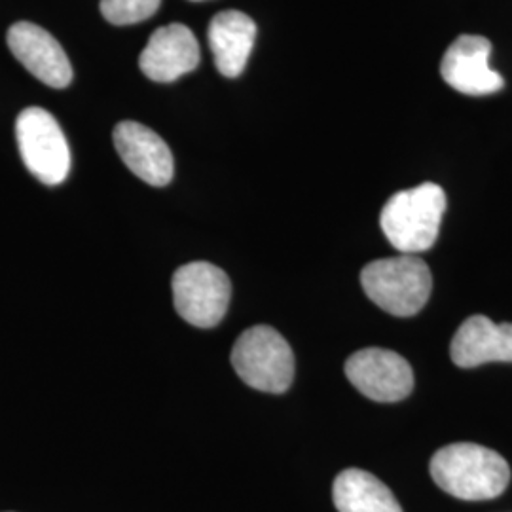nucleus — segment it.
<instances>
[{"mask_svg":"<svg viewBox=\"0 0 512 512\" xmlns=\"http://www.w3.org/2000/svg\"><path fill=\"white\" fill-rule=\"evenodd\" d=\"M431 476L446 494L463 501H488L503 494L511 480L509 463L494 450L458 442L431 459Z\"/></svg>","mask_w":512,"mask_h":512,"instance_id":"nucleus-1","label":"nucleus"},{"mask_svg":"<svg viewBox=\"0 0 512 512\" xmlns=\"http://www.w3.org/2000/svg\"><path fill=\"white\" fill-rule=\"evenodd\" d=\"M446 194L439 184L423 183L397 192L385 203L380 224L385 238L403 255H418L435 245Z\"/></svg>","mask_w":512,"mask_h":512,"instance_id":"nucleus-2","label":"nucleus"},{"mask_svg":"<svg viewBox=\"0 0 512 512\" xmlns=\"http://www.w3.org/2000/svg\"><path fill=\"white\" fill-rule=\"evenodd\" d=\"M366 296L395 317H412L423 310L433 291L429 266L414 255L380 258L361 272Z\"/></svg>","mask_w":512,"mask_h":512,"instance_id":"nucleus-3","label":"nucleus"},{"mask_svg":"<svg viewBox=\"0 0 512 512\" xmlns=\"http://www.w3.org/2000/svg\"><path fill=\"white\" fill-rule=\"evenodd\" d=\"M239 378L264 393H285L294 380V355L289 342L272 327L245 330L232 349Z\"/></svg>","mask_w":512,"mask_h":512,"instance_id":"nucleus-4","label":"nucleus"},{"mask_svg":"<svg viewBox=\"0 0 512 512\" xmlns=\"http://www.w3.org/2000/svg\"><path fill=\"white\" fill-rule=\"evenodd\" d=\"M19 154L40 183L61 184L71 171V150L65 133L48 110L29 107L16 122Z\"/></svg>","mask_w":512,"mask_h":512,"instance_id":"nucleus-5","label":"nucleus"},{"mask_svg":"<svg viewBox=\"0 0 512 512\" xmlns=\"http://www.w3.org/2000/svg\"><path fill=\"white\" fill-rule=\"evenodd\" d=\"M175 310L186 323L211 329L224 319L232 285L224 270L209 262H190L181 266L171 281Z\"/></svg>","mask_w":512,"mask_h":512,"instance_id":"nucleus-6","label":"nucleus"},{"mask_svg":"<svg viewBox=\"0 0 512 512\" xmlns=\"http://www.w3.org/2000/svg\"><path fill=\"white\" fill-rule=\"evenodd\" d=\"M344 370L349 382L376 403H399L414 389L412 366L391 349H359Z\"/></svg>","mask_w":512,"mask_h":512,"instance_id":"nucleus-7","label":"nucleus"},{"mask_svg":"<svg viewBox=\"0 0 512 512\" xmlns=\"http://www.w3.org/2000/svg\"><path fill=\"white\" fill-rule=\"evenodd\" d=\"M492 42L478 35L456 38L440 63L444 82L465 95H490L505 86L503 76L490 67Z\"/></svg>","mask_w":512,"mask_h":512,"instance_id":"nucleus-8","label":"nucleus"},{"mask_svg":"<svg viewBox=\"0 0 512 512\" xmlns=\"http://www.w3.org/2000/svg\"><path fill=\"white\" fill-rule=\"evenodd\" d=\"M6 40L10 52L42 84L63 90L73 82L69 57L46 29L29 21H19L10 27Z\"/></svg>","mask_w":512,"mask_h":512,"instance_id":"nucleus-9","label":"nucleus"},{"mask_svg":"<svg viewBox=\"0 0 512 512\" xmlns=\"http://www.w3.org/2000/svg\"><path fill=\"white\" fill-rule=\"evenodd\" d=\"M114 147L129 171L150 186L171 183L175 173L173 154L164 139L139 122H120L114 133Z\"/></svg>","mask_w":512,"mask_h":512,"instance_id":"nucleus-10","label":"nucleus"},{"mask_svg":"<svg viewBox=\"0 0 512 512\" xmlns=\"http://www.w3.org/2000/svg\"><path fill=\"white\" fill-rule=\"evenodd\" d=\"M200 65V44L196 35L183 25L171 23L152 33L141 52L139 67L154 82H173L192 73Z\"/></svg>","mask_w":512,"mask_h":512,"instance_id":"nucleus-11","label":"nucleus"},{"mask_svg":"<svg viewBox=\"0 0 512 512\" xmlns=\"http://www.w3.org/2000/svg\"><path fill=\"white\" fill-rule=\"evenodd\" d=\"M450 357L461 368L512 363V323L497 325L484 315L465 319L450 344Z\"/></svg>","mask_w":512,"mask_h":512,"instance_id":"nucleus-12","label":"nucleus"},{"mask_svg":"<svg viewBox=\"0 0 512 512\" xmlns=\"http://www.w3.org/2000/svg\"><path fill=\"white\" fill-rule=\"evenodd\" d=\"M255 38V21L239 10H224L211 19L209 46L219 73L226 78H236L243 73Z\"/></svg>","mask_w":512,"mask_h":512,"instance_id":"nucleus-13","label":"nucleus"},{"mask_svg":"<svg viewBox=\"0 0 512 512\" xmlns=\"http://www.w3.org/2000/svg\"><path fill=\"white\" fill-rule=\"evenodd\" d=\"M332 499L338 512H403L384 482L361 469H346L336 476Z\"/></svg>","mask_w":512,"mask_h":512,"instance_id":"nucleus-14","label":"nucleus"},{"mask_svg":"<svg viewBox=\"0 0 512 512\" xmlns=\"http://www.w3.org/2000/svg\"><path fill=\"white\" fill-rule=\"evenodd\" d=\"M162 0H101V14L112 25L124 27L152 18Z\"/></svg>","mask_w":512,"mask_h":512,"instance_id":"nucleus-15","label":"nucleus"},{"mask_svg":"<svg viewBox=\"0 0 512 512\" xmlns=\"http://www.w3.org/2000/svg\"><path fill=\"white\" fill-rule=\"evenodd\" d=\"M194 2H202V0H194Z\"/></svg>","mask_w":512,"mask_h":512,"instance_id":"nucleus-16","label":"nucleus"}]
</instances>
